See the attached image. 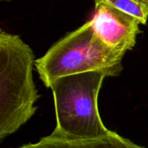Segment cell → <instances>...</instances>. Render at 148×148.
<instances>
[{
	"label": "cell",
	"mask_w": 148,
	"mask_h": 148,
	"mask_svg": "<svg viewBox=\"0 0 148 148\" xmlns=\"http://www.w3.org/2000/svg\"><path fill=\"white\" fill-rule=\"evenodd\" d=\"M35 55L20 36L0 32V140L36 113L40 97L33 80Z\"/></svg>",
	"instance_id": "cell-1"
},
{
	"label": "cell",
	"mask_w": 148,
	"mask_h": 148,
	"mask_svg": "<svg viewBox=\"0 0 148 148\" xmlns=\"http://www.w3.org/2000/svg\"><path fill=\"white\" fill-rule=\"evenodd\" d=\"M125 55L111 49L95 32L91 21L67 34L35 62L39 78L50 88L57 79L90 71L117 76Z\"/></svg>",
	"instance_id": "cell-2"
},
{
	"label": "cell",
	"mask_w": 148,
	"mask_h": 148,
	"mask_svg": "<svg viewBox=\"0 0 148 148\" xmlns=\"http://www.w3.org/2000/svg\"><path fill=\"white\" fill-rule=\"evenodd\" d=\"M108 76L105 71H90L63 76L51 84L56 119L52 135L88 140L108 133L98 108L99 93Z\"/></svg>",
	"instance_id": "cell-3"
},
{
	"label": "cell",
	"mask_w": 148,
	"mask_h": 148,
	"mask_svg": "<svg viewBox=\"0 0 148 148\" xmlns=\"http://www.w3.org/2000/svg\"><path fill=\"white\" fill-rule=\"evenodd\" d=\"M95 3V12L90 21L95 32L111 49L126 55L134 49L136 37L141 32L140 22L105 2Z\"/></svg>",
	"instance_id": "cell-4"
},
{
	"label": "cell",
	"mask_w": 148,
	"mask_h": 148,
	"mask_svg": "<svg viewBox=\"0 0 148 148\" xmlns=\"http://www.w3.org/2000/svg\"><path fill=\"white\" fill-rule=\"evenodd\" d=\"M19 148H147L135 144L111 130L108 134L88 140H67L52 134L42 138L36 143Z\"/></svg>",
	"instance_id": "cell-5"
},
{
	"label": "cell",
	"mask_w": 148,
	"mask_h": 148,
	"mask_svg": "<svg viewBox=\"0 0 148 148\" xmlns=\"http://www.w3.org/2000/svg\"><path fill=\"white\" fill-rule=\"evenodd\" d=\"M105 2L115 9L137 18L141 24H146L148 20V0H95Z\"/></svg>",
	"instance_id": "cell-6"
},
{
	"label": "cell",
	"mask_w": 148,
	"mask_h": 148,
	"mask_svg": "<svg viewBox=\"0 0 148 148\" xmlns=\"http://www.w3.org/2000/svg\"><path fill=\"white\" fill-rule=\"evenodd\" d=\"M1 1H10V0H1Z\"/></svg>",
	"instance_id": "cell-7"
}]
</instances>
